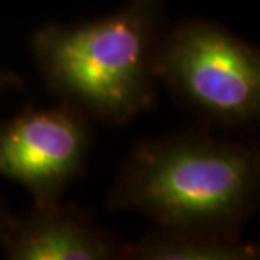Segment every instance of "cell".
<instances>
[{"label": "cell", "instance_id": "6da1fadb", "mask_svg": "<svg viewBox=\"0 0 260 260\" xmlns=\"http://www.w3.org/2000/svg\"><path fill=\"white\" fill-rule=\"evenodd\" d=\"M258 194L260 150L252 139L184 130L135 145L107 208L139 211L162 228L240 237Z\"/></svg>", "mask_w": 260, "mask_h": 260}, {"label": "cell", "instance_id": "7a4b0ae2", "mask_svg": "<svg viewBox=\"0 0 260 260\" xmlns=\"http://www.w3.org/2000/svg\"><path fill=\"white\" fill-rule=\"evenodd\" d=\"M162 30V0H127L107 17L44 25L32 36V51L51 91L91 120L118 127L155 105Z\"/></svg>", "mask_w": 260, "mask_h": 260}, {"label": "cell", "instance_id": "3957f363", "mask_svg": "<svg viewBox=\"0 0 260 260\" xmlns=\"http://www.w3.org/2000/svg\"><path fill=\"white\" fill-rule=\"evenodd\" d=\"M154 73L208 127L250 130L260 120V51L225 25L186 19L164 29Z\"/></svg>", "mask_w": 260, "mask_h": 260}, {"label": "cell", "instance_id": "277c9868", "mask_svg": "<svg viewBox=\"0 0 260 260\" xmlns=\"http://www.w3.org/2000/svg\"><path fill=\"white\" fill-rule=\"evenodd\" d=\"M91 137V118L71 103L25 108L0 123V176L27 188L34 206L56 205L85 171Z\"/></svg>", "mask_w": 260, "mask_h": 260}, {"label": "cell", "instance_id": "5b68a950", "mask_svg": "<svg viewBox=\"0 0 260 260\" xmlns=\"http://www.w3.org/2000/svg\"><path fill=\"white\" fill-rule=\"evenodd\" d=\"M10 260H122L123 242L93 223L90 211L56 203L10 216L0 237Z\"/></svg>", "mask_w": 260, "mask_h": 260}, {"label": "cell", "instance_id": "8992f818", "mask_svg": "<svg viewBox=\"0 0 260 260\" xmlns=\"http://www.w3.org/2000/svg\"><path fill=\"white\" fill-rule=\"evenodd\" d=\"M258 245L242 237L162 228L145 233L134 243H123L122 260H253Z\"/></svg>", "mask_w": 260, "mask_h": 260}, {"label": "cell", "instance_id": "52a82bcc", "mask_svg": "<svg viewBox=\"0 0 260 260\" xmlns=\"http://www.w3.org/2000/svg\"><path fill=\"white\" fill-rule=\"evenodd\" d=\"M20 85H22V83H20V78L17 75L0 70V91L9 90V88H19ZM10 216L12 215H10V213L5 210V206L0 203V237H2L5 226H7V223L10 220Z\"/></svg>", "mask_w": 260, "mask_h": 260}]
</instances>
